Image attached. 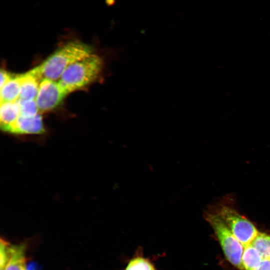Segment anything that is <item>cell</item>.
Listing matches in <instances>:
<instances>
[{"mask_svg": "<svg viewBox=\"0 0 270 270\" xmlns=\"http://www.w3.org/2000/svg\"><path fill=\"white\" fill-rule=\"evenodd\" d=\"M0 88L10 78H11L14 74L9 73L4 70H0Z\"/></svg>", "mask_w": 270, "mask_h": 270, "instance_id": "9a60e30c", "label": "cell"}, {"mask_svg": "<svg viewBox=\"0 0 270 270\" xmlns=\"http://www.w3.org/2000/svg\"><path fill=\"white\" fill-rule=\"evenodd\" d=\"M20 108V116L24 117H32L40 113L36 101L32 100H22L18 99Z\"/></svg>", "mask_w": 270, "mask_h": 270, "instance_id": "5bb4252c", "label": "cell"}, {"mask_svg": "<svg viewBox=\"0 0 270 270\" xmlns=\"http://www.w3.org/2000/svg\"><path fill=\"white\" fill-rule=\"evenodd\" d=\"M216 213L244 247L251 244L259 232L252 222L230 206H222Z\"/></svg>", "mask_w": 270, "mask_h": 270, "instance_id": "277c9868", "label": "cell"}, {"mask_svg": "<svg viewBox=\"0 0 270 270\" xmlns=\"http://www.w3.org/2000/svg\"><path fill=\"white\" fill-rule=\"evenodd\" d=\"M92 53V47L82 42L66 43L40 65L43 78L56 80L70 65Z\"/></svg>", "mask_w": 270, "mask_h": 270, "instance_id": "6da1fadb", "label": "cell"}, {"mask_svg": "<svg viewBox=\"0 0 270 270\" xmlns=\"http://www.w3.org/2000/svg\"><path fill=\"white\" fill-rule=\"evenodd\" d=\"M252 244L260 252L263 258L270 259V234L259 232Z\"/></svg>", "mask_w": 270, "mask_h": 270, "instance_id": "4fadbf2b", "label": "cell"}, {"mask_svg": "<svg viewBox=\"0 0 270 270\" xmlns=\"http://www.w3.org/2000/svg\"><path fill=\"white\" fill-rule=\"evenodd\" d=\"M4 132L15 134H43L45 128L41 114L32 117L20 116Z\"/></svg>", "mask_w": 270, "mask_h": 270, "instance_id": "8992f818", "label": "cell"}, {"mask_svg": "<svg viewBox=\"0 0 270 270\" xmlns=\"http://www.w3.org/2000/svg\"><path fill=\"white\" fill-rule=\"evenodd\" d=\"M42 74L40 66L22 74L19 98L22 100H36Z\"/></svg>", "mask_w": 270, "mask_h": 270, "instance_id": "52a82bcc", "label": "cell"}, {"mask_svg": "<svg viewBox=\"0 0 270 270\" xmlns=\"http://www.w3.org/2000/svg\"><path fill=\"white\" fill-rule=\"evenodd\" d=\"M68 94L58 81L43 78L36 98L39 112L42 114L56 108Z\"/></svg>", "mask_w": 270, "mask_h": 270, "instance_id": "5b68a950", "label": "cell"}, {"mask_svg": "<svg viewBox=\"0 0 270 270\" xmlns=\"http://www.w3.org/2000/svg\"><path fill=\"white\" fill-rule=\"evenodd\" d=\"M256 270H270V259L263 258Z\"/></svg>", "mask_w": 270, "mask_h": 270, "instance_id": "2e32d148", "label": "cell"}, {"mask_svg": "<svg viewBox=\"0 0 270 270\" xmlns=\"http://www.w3.org/2000/svg\"><path fill=\"white\" fill-rule=\"evenodd\" d=\"M20 116V108L18 100L12 102H0V126L4 130Z\"/></svg>", "mask_w": 270, "mask_h": 270, "instance_id": "8fae6325", "label": "cell"}, {"mask_svg": "<svg viewBox=\"0 0 270 270\" xmlns=\"http://www.w3.org/2000/svg\"><path fill=\"white\" fill-rule=\"evenodd\" d=\"M24 243L8 246V260L4 270H26Z\"/></svg>", "mask_w": 270, "mask_h": 270, "instance_id": "9c48e42d", "label": "cell"}, {"mask_svg": "<svg viewBox=\"0 0 270 270\" xmlns=\"http://www.w3.org/2000/svg\"><path fill=\"white\" fill-rule=\"evenodd\" d=\"M204 218L212 228L226 259L234 266L242 270V258L244 246L216 213L207 212Z\"/></svg>", "mask_w": 270, "mask_h": 270, "instance_id": "3957f363", "label": "cell"}, {"mask_svg": "<svg viewBox=\"0 0 270 270\" xmlns=\"http://www.w3.org/2000/svg\"><path fill=\"white\" fill-rule=\"evenodd\" d=\"M104 68V61L94 52L70 65L62 72L59 82L70 94L94 81Z\"/></svg>", "mask_w": 270, "mask_h": 270, "instance_id": "7a4b0ae2", "label": "cell"}, {"mask_svg": "<svg viewBox=\"0 0 270 270\" xmlns=\"http://www.w3.org/2000/svg\"><path fill=\"white\" fill-rule=\"evenodd\" d=\"M262 260L260 252L252 244L245 246L242 258V270H256Z\"/></svg>", "mask_w": 270, "mask_h": 270, "instance_id": "7c38bea8", "label": "cell"}, {"mask_svg": "<svg viewBox=\"0 0 270 270\" xmlns=\"http://www.w3.org/2000/svg\"><path fill=\"white\" fill-rule=\"evenodd\" d=\"M22 74L14 75L0 88V102L16 101L20 96Z\"/></svg>", "mask_w": 270, "mask_h": 270, "instance_id": "30bf717a", "label": "cell"}, {"mask_svg": "<svg viewBox=\"0 0 270 270\" xmlns=\"http://www.w3.org/2000/svg\"><path fill=\"white\" fill-rule=\"evenodd\" d=\"M156 258L146 257L143 248L138 246L132 257L124 258L126 266L122 270H158L154 262Z\"/></svg>", "mask_w": 270, "mask_h": 270, "instance_id": "ba28073f", "label": "cell"}]
</instances>
